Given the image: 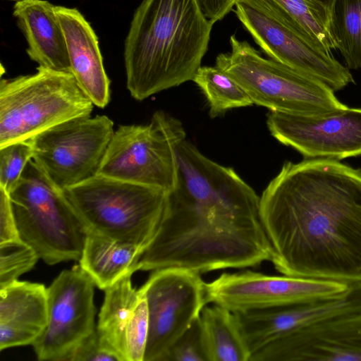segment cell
<instances>
[{"label": "cell", "mask_w": 361, "mask_h": 361, "mask_svg": "<svg viewBox=\"0 0 361 361\" xmlns=\"http://www.w3.org/2000/svg\"><path fill=\"white\" fill-rule=\"evenodd\" d=\"M176 157V185L137 271L181 267L201 274L271 260L255 191L233 169L209 159L186 138L177 145Z\"/></svg>", "instance_id": "cell-1"}, {"label": "cell", "mask_w": 361, "mask_h": 361, "mask_svg": "<svg viewBox=\"0 0 361 361\" xmlns=\"http://www.w3.org/2000/svg\"><path fill=\"white\" fill-rule=\"evenodd\" d=\"M260 213L278 271L361 283V168L287 161L263 191Z\"/></svg>", "instance_id": "cell-2"}, {"label": "cell", "mask_w": 361, "mask_h": 361, "mask_svg": "<svg viewBox=\"0 0 361 361\" xmlns=\"http://www.w3.org/2000/svg\"><path fill=\"white\" fill-rule=\"evenodd\" d=\"M213 25L197 0H143L124 42L131 97L142 101L192 80L208 49Z\"/></svg>", "instance_id": "cell-3"}, {"label": "cell", "mask_w": 361, "mask_h": 361, "mask_svg": "<svg viewBox=\"0 0 361 361\" xmlns=\"http://www.w3.org/2000/svg\"><path fill=\"white\" fill-rule=\"evenodd\" d=\"M64 192L87 233L145 249L164 216L169 192L96 175Z\"/></svg>", "instance_id": "cell-4"}, {"label": "cell", "mask_w": 361, "mask_h": 361, "mask_svg": "<svg viewBox=\"0 0 361 361\" xmlns=\"http://www.w3.org/2000/svg\"><path fill=\"white\" fill-rule=\"evenodd\" d=\"M19 238L49 265L80 260L87 231L64 190L31 159L8 192Z\"/></svg>", "instance_id": "cell-5"}, {"label": "cell", "mask_w": 361, "mask_h": 361, "mask_svg": "<svg viewBox=\"0 0 361 361\" xmlns=\"http://www.w3.org/2000/svg\"><path fill=\"white\" fill-rule=\"evenodd\" d=\"M94 104L71 73L41 66L0 82V147L27 141L71 119L90 116Z\"/></svg>", "instance_id": "cell-6"}, {"label": "cell", "mask_w": 361, "mask_h": 361, "mask_svg": "<svg viewBox=\"0 0 361 361\" xmlns=\"http://www.w3.org/2000/svg\"><path fill=\"white\" fill-rule=\"evenodd\" d=\"M231 51L219 54L216 66L235 80L253 104L270 111L322 114L347 107L321 80L271 59L250 44L230 37Z\"/></svg>", "instance_id": "cell-7"}, {"label": "cell", "mask_w": 361, "mask_h": 361, "mask_svg": "<svg viewBox=\"0 0 361 361\" xmlns=\"http://www.w3.org/2000/svg\"><path fill=\"white\" fill-rule=\"evenodd\" d=\"M183 123L162 110L145 125H121L109 141L97 175L173 190L178 180L176 147Z\"/></svg>", "instance_id": "cell-8"}, {"label": "cell", "mask_w": 361, "mask_h": 361, "mask_svg": "<svg viewBox=\"0 0 361 361\" xmlns=\"http://www.w3.org/2000/svg\"><path fill=\"white\" fill-rule=\"evenodd\" d=\"M114 130L108 116L90 115L65 121L27 141L35 162L65 190L97 175Z\"/></svg>", "instance_id": "cell-9"}, {"label": "cell", "mask_w": 361, "mask_h": 361, "mask_svg": "<svg viewBox=\"0 0 361 361\" xmlns=\"http://www.w3.org/2000/svg\"><path fill=\"white\" fill-rule=\"evenodd\" d=\"M140 290L146 298L149 314L144 361H161L209 303L206 283L200 274L167 267L153 271Z\"/></svg>", "instance_id": "cell-10"}, {"label": "cell", "mask_w": 361, "mask_h": 361, "mask_svg": "<svg viewBox=\"0 0 361 361\" xmlns=\"http://www.w3.org/2000/svg\"><path fill=\"white\" fill-rule=\"evenodd\" d=\"M95 284L76 265L47 288V325L33 343L39 360L69 361L77 346L96 330Z\"/></svg>", "instance_id": "cell-11"}, {"label": "cell", "mask_w": 361, "mask_h": 361, "mask_svg": "<svg viewBox=\"0 0 361 361\" xmlns=\"http://www.w3.org/2000/svg\"><path fill=\"white\" fill-rule=\"evenodd\" d=\"M350 286L336 281L247 271L224 273L206 283V291L209 303L237 312L334 296Z\"/></svg>", "instance_id": "cell-12"}, {"label": "cell", "mask_w": 361, "mask_h": 361, "mask_svg": "<svg viewBox=\"0 0 361 361\" xmlns=\"http://www.w3.org/2000/svg\"><path fill=\"white\" fill-rule=\"evenodd\" d=\"M267 124L276 140L305 158L361 156V108L312 115L269 111Z\"/></svg>", "instance_id": "cell-13"}, {"label": "cell", "mask_w": 361, "mask_h": 361, "mask_svg": "<svg viewBox=\"0 0 361 361\" xmlns=\"http://www.w3.org/2000/svg\"><path fill=\"white\" fill-rule=\"evenodd\" d=\"M234 12L269 59L321 80L334 92L355 82L350 70L332 53L293 29L240 2Z\"/></svg>", "instance_id": "cell-14"}, {"label": "cell", "mask_w": 361, "mask_h": 361, "mask_svg": "<svg viewBox=\"0 0 361 361\" xmlns=\"http://www.w3.org/2000/svg\"><path fill=\"white\" fill-rule=\"evenodd\" d=\"M250 361H361V310L286 334Z\"/></svg>", "instance_id": "cell-15"}, {"label": "cell", "mask_w": 361, "mask_h": 361, "mask_svg": "<svg viewBox=\"0 0 361 361\" xmlns=\"http://www.w3.org/2000/svg\"><path fill=\"white\" fill-rule=\"evenodd\" d=\"M360 310L361 283H356L334 296L233 313L252 355L293 331Z\"/></svg>", "instance_id": "cell-16"}, {"label": "cell", "mask_w": 361, "mask_h": 361, "mask_svg": "<svg viewBox=\"0 0 361 361\" xmlns=\"http://www.w3.org/2000/svg\"><path fill=\"white\" fill-rule=\"evenodd\" d=\"M62 27L71 72L94 105L104 108L111 99L99 39L90 23L75 8L55 6Z\"/></svg>", "instance_id": "cell-17"}, {"label": "cell", "mask_w": 361, "mask_h": 361, "mask_svg": "<svg viewBox=\"0 0 361 361\" xmlns=\"http://www.w3.org/2000/svg\"><path fill=\"white\" fill-rule=\"evenodd\" d=\"M13 15L26 39L30 59L38 66L71 73L55 5L47 0H19L13 6Z\"/></svg>", "instance_id": "cell-18"}, {"label": "cell", "mask_w": 361, "mask_h": 361, "mask_svg": "<svg viewBox=\"0 0 361 361\" xmlns=\"http://www.w3.org/2000/svg\"><path fill=\"white\" fill-rule=\"evenodd\" d=\"M262 13L317 44L329 53L337 49L331 14L312 0H236Z\"/></svg>", "instance_id": "cell-19"}, {"label": "cell", "mask_w": 361, "mask_h": 361, "mask_svg": "<svg viewBox=\"0 0 361 361\" xmlns=\"http://www.w3.org/2000/svg\"><path fill=\"white\" fill-rule=\"evenodd\" d=\"M144 252L137 245L88 233L80 266L95 286L105 290L129 274L137 271Z\"/></svg>", "instance_id": "cell-20"}, {"label": "cell", "mask_w": 361, "mask_h": 361, "mask_svg": "<svg viewBox=\"0 0 361 361\" xmlns=\"http://www.w3.org/2000/svg\"><path fill=\"white\" fill-rule=\"evenodd\" d=\"M47 322V288L43 284L16 280L0 288V324L39 337Z\"/></svg>", "instance_id": "cell-21"}, {"label": "cell", "mask_w": 361, "mask_h": 361, "mask_svg": "<svg viewBox=\"0 0 361 361\" xmlns=\"http://www.w3.org/2000/svg\"><path fill=\"white\" fill-rule=\"evenodd\" d=\"M129 274L106 289L97 331L104 345L120 361L126 359V332L139 298Z\"/></svg>", "instance_id": "cell-22"}, {"label": "cell", "mask_w": 361, "mask_h": 361, "mask_svg": "<svg viewBox=\"0 0 361 361\" xmlns=\"http://www.w3.org/2000/svg\"><path fill=\"white\" fill-rule=\"evenodd\" d=\"M200 318L211 361H250L251 354L233 312L214 304L202 309Z\"/></svg>", "instance_id": "cell-23"}, {"label": "cell", "mask_w": 361, "mask_h": 361, "mask_svg": "<svg viewBox=\"0 0 361 361\" xmlns=\"http://www.w3.org/2000/svg\"><path fill=\"white\" fill-rule=\"evenodd\" d=\"M192 81L204 94L211 118L217 117L232 109L253 105L243 87L216 65L201 66Z\"/></svg>", "instance_id": "cell-24"}, {"label": "cell", "mask_w": 361, "mask_h": 361, "mask_svg": "<svg viewBox=\"0 0 361 361\" xmlns=\"http://www.w3.org/2000/svg\"><path fill=\"white\" fill-rule=\"evenodd\" d=\"M331 30L348 69H361V0H336Z\"/></svg>", "instance_id": "cell-25"}, {"label": "cell", "mask_w": 361, "mask_h": 361, "mask_svg": "<svg viewBox=\"0 0 361 361\" xmlns=\"http://www.w3.org/2000/svg\"><path fill=\"white\" fill-rule=\"evenodd\" d=\"M35 250L20 238L0 243V288L31 270L39 259Z\"/></svg>", "instance_id": "cell-26"}, {"label": "cell", "mask_w": 361, "mask_h": 361, "mask_svg": "<svg viewBox=\"0 0 361 361\" xmlns=\"http://www.w3.org/2000/svg\"><path fill=\"white\" fill-rule=\"evenodd\" d=\"M161 361H211L200 316L173 343Z\"/></svg>", "instance_id": "cell-27"}, {"label": "cell", "mask_w": 361, "mask_h": 361, "mask_svg": "<svg viewBox=\"0 0 361 361\" xmlns=\"http://www.w3.org/2000/svg\"><path fill=\"white\" fill-rule=\"evenodd\" d=\"M139 298L126 332V361H144L149 334V314L146 298Z\"/></svg>", "instance_id": "cell-28"}, {"label": "cell", "mask_w": 361, "mask_h": 361, "mask_svg": "<svg viewBox=\"0 0 361 361\" xmlns=\"http://www.w3.org/2000/svg\"><path fill=\"white\" fill-rule=\"evenodd\" d=\"M32 159V148L28 141L17 142L0 147V188L9 192L20 179Z\"/></svg>", "instance_id": "cell-29"}, {"label": "cell", "mask_w": 361, "mask_h": 361, "mask_svg": "<svg viewBox=\"0 0 361 361\" xmlns=\"http://www.w3.org/2000/svg\"><path fill=\"white\" fill-rule=\"evenodd\" d=\"M120 361L102 343L97 331L87 336L75 349L69 361Z\"/></svg>", "instance_id": "cell-30"}, {"label": "cell", "mask_w": 361, "mask_h": 361, "mask_svg": "<svg viewBox=\"0 0 361 361\" xmlns=\"http://www.w3.org/2000/svg\"><path fill=\"white\" fill-rule=\"evenodd\" d=\"M18 238H20L8 193L0 188V243Z\"/></svg>", "instance_id": "cell-31"}, {"label": "cell", "mask_w": 361, "mask_h": 361, "mask_svg": "<svg viewBox=\"0 0 361 361\" xmlns=\"http://www.w3.org/2000/svg\"><path fill=\"white\" fill-rule=\"evenodd\" d=\"M197 1L204 16L213 23L222 20L236 4V0Z\"/></svg>", "instance_id": "cell-32"}, {"label": "cell", "mask_w": 361, "mask_h": 361, "mask_svg": "<svg viewBox=\"0 0 361 361\" xmlns=\"http://www.w3.org/2000/svg\"><path fill=\"white\" fill-rule=\"evenodd\" d=\"M326 8L331 14L336 0H312Z\"/></svg>", "instance_id": "cell-33"}, {"label": "cell", "mask_w": 361, "mask_h": 361, "mask_svg": "<svg viewBox=\"0 0 361 361\" xmlns=\"http://www.w3.org/2000/svg\"><path fill=\"white\" fill-rule=\"evenodd\" d=\"M7 1H19V0H7Z\"/></svg>", "instance_id": "cell-34"}]
</instances>
